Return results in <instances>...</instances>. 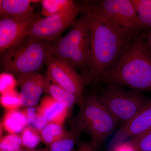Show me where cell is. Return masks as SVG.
Wrapping results in <instances>:
<instances>
[{
	"label": "cell",
	"mask_w": 151,
	"mask_h": 151,
	"mask_svg": "<svg viewBox=\"0 0 151 151\" xmlns=\"http://www.w3.org/2000/svg\"><path fill=\"white\" fill-rule=\"evenodd\" d=\"M47 77L55 84L70 92L76 97L79 107L83 104L84 79L68 63L53 55L46 64Z\"/></svg>",
	"instance_id": "cell-9"
},
{
	"label": "cell",
	"mask_w": 151,
	"mask_h": 151,
	"mask_svg": "<svg viewBox=\"0 0 151 151\" xmlns=\"http://www.w3.org/2000/svg\"><path fill=\"white\" fill-rule=\"evenodd\" d=\"M81 131L76 124L65 136L49 146L45 151H72L81 134Z\"/></svg>",
	"instance_id": "cell-18"
},
{
	"label": "cell",
	"mask_w": 151,
	"mask_h": 151,
	"mask_svg": "<svg viewBox=\"0 0 151 151\" xmlns=\"http://www.w3.org/2000/svg\"><path fill=\"white\" fill-rule=\"evenodd\" d=\"M17 84V80L10 73H4L0 76V91L2 94L15 90Z\"/></svg>",
	"instance_id": "cell-26"
},
{
	"label": "cell",
	"mask_w": 151,
	"mask_h": 151,
	"mask_svg": "<svg viewBox=\"0 0 151 151\" xmlns=\"http://www.w3.org/2000/svg\"><path fill=\"white\" fill-rule=\"evenodd\" d=\"M24 151V150H16V151Z\"/></svg>",
	"instance_id": "cell-33"
},
{
	"label": "cell",
	"mask_w": 151,
	"mask_h": 151,
	"mask_svg": "<svg viewBox=\"0 0 151 151\" xmlns=\"http://www.w3.org/2000/svg\"><path fill=\"white\" fill-rule=\"evenodd\" d=\"M68 132L64 130L62 125L54 123H48L40 132L42 140L47 145L63 137Z\"/></svg>",
	"instance_id": "cell-20"
},
{
	"label": "cell",
	"mask_w": 151,
	"mask_h": 151,
	"mask_svg": "<svg viewBox=\"0 0 151 151\" xmlns=\"http://www.w3.org/2000/svg\"><path fill=\"white\" fill-rule=\"evenodd\" d=\"M23 112L26 118L27 124L30 125L37 113V109L36 110L33 107H29L25 109Z\"/></svg>",
	"instance_id": "cell-29"
},
{
	"label": "cell",
	"mask_w": 151,
	"mask_h": 151,
	"mask_svg": "<svg viewBox=\"0 0 151 151\" xmlns=\"http://www.w3.org/2000/svg\"><path fill=\"white\" fill-rule=\"evenodd\" d=\"M45 92L64 105L68 110L73 108L75 104H78L77 99L73 94L55 84L47 76L45 77Z\"/></svg>",
	"instance_id": "cell-16"
},
{
	"label": "cell",
	"mask_w": 151,
	"mask_h": 151,
	"mask_svg": "<svg viewBox=\"0 0 151 151\" xmlns=\"http://www.w3.org/2000/svg\"><path fill=\"white\" fill-rule=\"evenodd\" d=\"M49 122L45 116L37 111V113L31 124L29 125L40 133L45 127H46Z\"/></svg>",
	"instance_id": "cell-27"
},
{
	"label": "cell",
	"mask_w": 151,
	"mask_h": 151,
	"mask_svg": "<svg viewBox=\"0 0 151 151\" xmlns=\"http://www.w3.org/2000/svg\"><path fill=\"white\" fill-rule=\"evenodd\" d=\"M40 1L32 0H1V18H17L33 13L32 3Z\"/></svg>",
	"instance_id": "cell-14"
},
{
	"label": "cell",
	"mask_w": 151,
	"mask_h": 151,
	"mask_svg": "<svg viewBox=\"0 0 151 151\" xmlns=\"http://www.w3.org/2000/svg\"><path fill=\"white\" fill-rule=\"evenodd\" d=\"M27 123L23 112L15 110L7 111L3 119L2 127L11 134L22 132Z\"/></svg>",
	"instance_id": "cell-17"
},
{
	"label": "cell",
	"mask_w": 151,
	"mask_h": 151,
	"mask_svg": "<svg viewBox=\"0 0 151 151\" xmlns=\"http://www.w3.org/2000/svg\"><path fill=\"white\" fill-rule=\"evenodd\" d=\"M84 10V6L77 5L54 15L40 18L33 25L28 35L56 42L66 29L72 26Z\"/></svg>",
	"instance_id": "cell-8"
},
{
	"label": "cell",
	"mask_w": 151,
	"mask_h": 151,
	"mask_svg": "<svg viewBox=\"0 0 151 151\" xmlns=\"http://www.w3.org/2000/svg\"><path fill=\"white\" fill-rule=\"evenodd\" d=\"M16 77L20 88L22 105L28 107L36 105L45 92V77L37 72L20 74Z\"/></svg>",
	"instance_id": "cell-12"
},
{
	"label": "cell",
	"mask_w": 151,
	"mask_h": 151,
	"mask_svg": "<svg viewBox=\"0 0 151 151\" xmlns=\"http://www.w3.org/2000/svg\"><path fill=\"white\" fill-rule=\"evenodd\" d=\"M90 27L91 68L85 83L103 80L118 62L128 40L117 32L94 6Z\"/></svg>",
	"instance_id": "cell-1"
},
{
	"label": "cell",
	"mask_w": 151,
	"mask_h": 151,
	"mask_svg": "<svg viewBox=\"0 0 151 151\" xmlns=\"http://www.w3.org/2000/svg\"><path fill=\"white\" fill-rule=\"evenodd\" d=\"M37 111L45 116L49 123L62 125L68 115V109L50 96L43 97Z\"/></svg>",
	"instance_id": "cell-13"
},
{
	"label": "cell",
	"mask_w": 151,
	"mask_h": 151,
	"mask_svg": "<svg viewBox=\"0 0 151 151\" xmlns=\"http://www.w3.org/2000/svg\"><path fill=\"white\" fill-rule=\"evenodd\" d=\"M131 1L145 29H151V0H131Z\"/></svg>",
	"instance_id": "cell-21"
},
{
	"label": "cell",
	"mask_w": 151,
	"mask_h": 151,
	"mask_svg": "<svg viewBox=\"0 0 151 151\" xmlns=\"http://www.w3.org/2000/svg\"><path fill=\"white\" fill-rule=\"evenodd\" d=\"M39 16L33 13L17 18L0 19V54H3L28 36Z\"/></svg>",
	"instance_id": "cell-10"
},
{
	"label": "cell",
	"mask_w": 151,
	"mask_h": 151,
	"mask_svg": "<svg viewBox=\"0 0 151 151\" xmlns=\"http://www.w3.org/2000/svg\"><path fill=\"white\" fill-rule=\"evenodd\" d=\"M119 123L97 95L92 94L84 97L75 124L90 135L89 142L97 149L113 134Z\"/></svg>",
	"instance_id": "cell-4"
},
{
	"label": "cell",
	"mask_w": 151,
	"mask_h": 151,
	"mask_svg": "<svg viewBox=\"0 0 151 151\" xmlns=\"http://www.w3.org/2000/svg\"><path fill=\"white\" fill-rule=\"evenodd\" d=\"M94 4L108 23L127 40L145 29L131 0H103Z\"/></svg>",
	"instance_id": "cell-5"
},
{
	"label": "cell",
	"mask_w": 151,
	"mask_h": 151,
	"mask_svg": "<svg viewBox=\"0 0 151 151\" xmlns=\"http://www.w3.org/2000/svg\"><path fill=\"white\" fill-rule=\"evenodd\" d=\"M151 129V99L137 114L127 123L123 124L113 138L109 145L112 151L118 144L142 134Z\"/></svg>",
	"instance_id": "cell-11"
},
{
	"label": "cell",
	"mask_w": 151,
	"mask_h": 151,
	"mask_svg": "<svg viewBox=\"0 0 151 151\" xmlns=\"http://www.w3.org/2000/svg\"><path fill=\"white\" fill-rule=\"evenodd\" d=\"M55 42L27 36L1 55V66L15 76L40 70L54 55Z\"/></svg>",
	"instance_id": "cell-3"
},
{
	"label": "cell",
	"mask_w": 151,
	"mask_h": 151,
	"mask_svg": "<svg viewBox=\"0 0 151 151\" xmlns=\"http://www.w3.org/2000/svg\"><path fill=\"white\" fill-rule=\"evenodd\" d=\"M67 63L74 69L78 68L81 70H86L87 75L92 63L90 37L82 42L73 52Z\"/></svg>",
	"instance_id": "cell-15"
},
{
	"label": "cell",
	"mask_w": 151,
	"mask_h": 151,
	"mask_svg": "<svg viewBox=\"0 0 151 151\" xmlns=\"http://www.w3.org/2000/svg\"><path fill=\"white\" fill-rule=\"evenodd\" d=\"M21 137L23 146L28 149L34 148L42 140L40 133L31 126L23 131Z\"/></svg>",
	"instance_id": "cell-23"
},
{
	"label": "cell",
	"mask_w": 151,
	"mask_h": 151,
	"mask_svg": "<svg viewBox=\"0 0 151 151\" xmlns=\"http://www.w3.org/2000/svg\"><path fill=\"white\" fill-rule=\"evenodd\" d=\"M84 6V10L69 32L55 42L54 56L67 63L73 52L90 37V24L94 14L93 2Z\"/></svg>",
	"instance_id": "cell-7"
},
{
	"label": "cell",
	"mask_w": 151,
	"mask_h": 151,
	"mask_svg": "<svg viewBox=\"0 0 151 151\" xmlns=\"http://www.w3.org/2000/svg\"><path fill=\"white\" fill-rule=\"evenodd\" d=\"M103 80L139 92H151V55L142 38L137 35L128 40L118 62Z\"/></svg>",
	"instance_id": "cell-2"
},
{
	"label": "cell",
	"mask_w": 151,
	"mask_h": 151,
	"mask_svg": "<svg viewBox=\"0 0 151 151\" xmlns=\"http://www.w3.org/2000/svg\"><path fill=\"white\" fill-rule=\"evenodd\" d=\"M1 104L7 111L17 110L22 105L20 94L16 90L1 94Z\"/></svg>",
	"instance_id": "cell-22"
},
{
	"label": "cell",
	"mask_w": 151,
	"mask_h": 151,
	"mask_svg": "<svg viewBox=\"0 0 151 151\" xmlns=\"http://www.w3.org/2000/svg\"><path fill=\"white\" fill-rule=\"evenodd\" d=\"M45 151H45H34V150H32V151Z\"/></svg>",
	"instance_id": "cell-34"
},
{
	"label": "cell",
	"mask_w": 151,
	"mask_h": 151,
	"mask_svg": "<svg viewBox=\"0 0 151 151\" xmlns=\"http://www.w3.org/2000/svg\"><path fill=\"white\" fill-rule=\"evenodd\" d=\"M41 3V14L45 17L60 13L77 5L72 0H43Z\"/></svg>",
	"instance_id": "cell-19"
},
{
	"label": "cell",
	"mask_w": 151,
	"mask_h": 151,
	"mask_svg": "<svg viewBox=\"0 0 151 151\" xmlns=\"http://www.w3.org/2000/svg\"><path fill=\"white\" fill-rule=\"evenodd\" d=\"M97 96L113 117L123 124L133 119L151 99L137 91L111 84Z\"/></svg>",
	"instance_id": "cell-6"
},
{
	"label": "cell",
	"mask_w": 151,
	"mask_h": 151,
	"mask_svg": "<svg viewBox=\"0 0 151 151\" xmlns=\"http://www.w3.org/2000/svg\"><path fill=\"white\" fill-rule=\"evenodd\" d=\"M137 151H151V129L129 140Z\"/></svg>",
	"instance_id": "cell-25"
},
{
	"label": "cell",
	"mask_w": 151,
	"mask_h": 151,
	"mask_svg": "<svg viewBox=\"0 0 151 151\" xmlns=\"http://www.w3.org/2000/svg\"><path fill=\"white\" fill-rule=\"evenodd\" d=\"M149 48V51H150V54L151 55V49H150L149 48Z\"/></svg>",
	"instance_id": "cell-32"
},
{
	"label": "cell",
	"mask_w": 151,
	"mask_h": 151,
	"mask_svg": "<svg viewBox=\"0 0 151 151\" xmlns=\"http://www.w3.org/2000/svg\"><path fill=\"white\" fill-rule=\"evenodd\" d=\"M147 42H146L148 47L151 49V29L149 32L147 37Z\"/></svg>",
	"instance_id": "cell-31"
},
{
	"label": "cell",
	"mask_w": 151,
	"mask_h": 151,
	"mask_svg": "<svg viewBox=\"0 0 151 151\" xmlns=\"http://www.w3.org/2000/svg\"><path fill=\"white\" fill-rule=\"evenodd\" d=\"M112 151H137L134 146L129 141L118 144L113 148Z\"/></svg>",
	"instance_id": "cell-28"
},
{
	"label": "cell",
	"mask_w": 151,
	"mask_h": 151,
	"mask_svg": "<svg viewBox=\"0 0 151 151\" xmlns=\"http://www.w3.org/2000/svg\"><path fill=\"white\" fill-rule=\"evenodd\" d=\"M73 151H96V148L89 142H82L79 144L77 150Z\"/></svg>",
	"instance_id": "cell-30"
},
{
	"label": "cell",
	"mask_w": 151,
	"mask_h": 151,
	"mask_svg": "<svg viewBox=\"0 0 151 151\" xmlns=\"http://www.w3.org/2000/svg\"><path fill=\"white\" fill-rule=\"evenodd\" d=\"M23 147L21 136L10 134L4 136L0 140L1 151H13L19 150Z\"/></svg>",
	"instance_id": "cell-24"
}]
</instances>
